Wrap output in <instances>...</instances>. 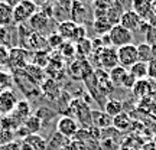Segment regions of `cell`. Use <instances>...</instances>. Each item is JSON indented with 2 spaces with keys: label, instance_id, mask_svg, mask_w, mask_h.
I'll list each match as a JSON object with an SVG mask.
<instances>
[{
  "label": "cell",
  "instance_id": "ffe728a7",
  "mask_svg": "<svg viewBox=\"0 0 156 150\" xmlns=\"http://www.w3.org/2000/svg\"><path fill=\"white\" fill-rule=\"evenodd\" d=\"M129 72L132 74L137 81H142V79H146L149 77V67L145 62H136L133 67L129 68Z\"/></svg>",
  "mask_w": 156,
  "mask_h": 150
},
{
  "label": "cell",
  "instance_id": "60d3db41",
  "mask_svg": "<svg viewBox=\"0 0 156 150\" xmlns=\"http://www.w3.org/2000/svg\"><path fill=\"white\" fill-rule=\"evenodd\" d=\"M5 2H6V3H7L9 6H12V7H16V6L19 5V3H20L22 0H5Z\"/></svg>",
  "mask_w": 156,
  "mask_h": 150
},
{
  "label": "cell",
  "instance_id": "1f68e13d",
  "mask_svg": "<svg viewBox=\"0 0 156 150\" xmlns=\"http://www.w3.org/2000/svg\"><path fill=\"white\" fill-rule=\"evenodd\" d=\"M15 137H16L15 131L0 128V147H3V146H7V145H10V143H13V141H15Z\"/></svg>",
  "mask_w": 156,
  "mask_h": 150
},
{
  "label": "cell",
  "instance_id": "277c9868",
  "mask_svg": "<svg viewBox=\"0 0 156 150\" xmlns=\"http://www.w3.org/2000/svg\"><path fill=\"white\" fill-rule=\"evenodd\" d=\"M117 59H119V65L126 68V69L133 67L136 62H139L137 45L129 44L122 46V48H117Z\"/></svg>",
  "mask_w": 156,
  "mask_h": 150
},
{
  "label": "cell",
  "instance_id": "ee69618b",
  "mask_svg": "<svg viewBox=\"0 0 156 150\" xmlns=\"http://www.w3.org/2000/svg\"><path fill=\"white\" fill-rule=\"evenodd\" d=\"M152 2H153V3H156V0H152Z\"/></svg>",
  "mask_w": 156,
  "mask_h": 150
},
{
  "label": "cell",
  "instance_id": "b9f144b4",
  "mask_svg": "<svg viewBox=\"0 0 156 150\" xmlns=\"http://www.w3.org/2000/svg\"><path fill=\"white\" fill-rule=\"evenodd\" d=\"M32 2H34L35 5L39 7V6H45V5H46V2H48V0H32Z\"/></svg>",
  "mask_w": 156,
  "mask_h": 150
},
{
  "label": "cell",
  "instance_id": "4316f807",
  "mask_svg": "<svg viewBox=\"0 0 156 150\" xmlns=\"http://www.w3.org/2000/svg\"><path fill=\"white\" fill-rule=\"evenodd\" d=\"M104 111L112 118H114L116 116L123 113V103L119 100H107L104 104Z\"/></svg>",
  "mask_w": 156,
  "mask_h": 150
},
{
  "label": "cell",
  "instance_id": "5b68a950",
  "mask_svg": "<svg viewBox=\"0 0 156 150\" xmlns=\"http://www.w3.org/2000/svg\"><path fill=\"white\" fill-rule=\"evenodd\" d=\"M80 123L69 116H62L58 121H56V133L64 136L65 139L73 140L74 136L78 133L80 130Z\"/></svg>",
  "mask_w": 156,
  "mask_h": 150
},
{
  "label": "cell",
  "instance_id": "d4e9b609",
  "mask_svg": "<svg viewBox=\"0 0 156 150\" xmlns=\"http://www.w3.org/2000/svg\"><path fill=\"white\" fill-rule=\"evenodd\" d=\"M94 30L97 35H100V36H104L110 32V29L113 28V23L107 19V17H98V19H95L94 22Z\"/></svg>",
  "mask_w": 156,
  "mask_h": 150
},
{
  "label": "cell",
  "instance_id": "484cf974",
  "mask_svg": "<svg viewBox=\"0 0 156 150\" xmlns=\"http://www.w3.org/2000/svg\"><path fill=\"white\" fill-rule=\"evenodd\" d=\"M32 64H35L36 67L42 68V69H46L48 65H49V59L51 55L46 52V51H39V52H32Z\"/></svg>",
  "mask_w": 156,
  "mask_h": 150
},
{
  "label": "cell",
  "instance_id": "ab89813d",
  "mask_svg": "<svg viewBox=\"0 0 156 150\" xmlns=\"http://www.w3.org/2000/svg\"><path fill=\"white\" fill-rule=\"evenodd\" d=\"M0 150H19V145L17 143H10V145L7 146H3V147H0Z\"/></svg>",
  "mask_w": 156,
  "mask_h": 150
},
{
  "label": "cell",
  "instance_id": "f1b7e54d",
  "mask_svg": "<svg viewBox=\"0 0 156 150\" xmlns=\"http://www.w3.org/2000/svg\"><path fill=\"white\" fill-rule=\"evenodd\" d=\"M71 15H73V22L74 23L81 22V20H83V17L85 16V7H84V5L81 3V2H78V0H74L73 2Z\"/></svg>",
  "mask_w": 156,
  "mask_h": 150
},
{
  "label": "cell",
  "instance_id": "8d00e7d4",
  "mask_svg": "<svg viewBox=\"0 0 156 150\" xmlns=\"http://www.w3.org/2000/svg\"><path fill=\"white\" fill-rule=\"evenodd\" d=\"M136 82H137V79H136L130 72H127V75H126L124 79H123L122 87H126V88H129V89H133V87H134V84Z\"/></svg>",
  "mask_w": 156,
  "mask_h": 150
},
{
  "label": "cell",
  "instance_id": "4dcf8cb0",
  "mask_svg": "<svg viewBox=\"0 0 156 150\" xmlns=\"http://www.w3.org/2000/svg\"><path fill=\"white\" fill-rule=\"evenodd\" d=\"M46 42H48V46H49L51 49H58L59 51V48L62 46V44L65 42L64 40V38H62L61 35L58 33H51L48 38H46Z\"/></svg>",
  "mask_w": 156,
  "mask_h": 150
},
{
  "label": "cell",
  "instance_id": "6da1fadb",
  "mask_svg": "<svg viewBox=\"0 0 156 150\" xmlns=\"http://www.w3.org/2000/svg\"><path fill=\"white\" fill-rule=\"evenodd\" d=\"M30 58H32L30 51L25 49L23 46H12L5 67H7L9 72H16L28 67L30 64Z\"/></svg>",
  "mask_w": 156,
  "mask_h": 150
},
{
  "label": "cell",
  "instance_id": "d6a6232c",
  "mask_svg": "<svg viewBox=\"0 0 156 150\" xmlns=\"http://www.w3.org/2000/svg\"><path fill=\"white\" fill-rule=\"evenodd\" d=\"M59 54H61V56H68V58H71V56H75L77 55V46L73 44V42H64L62 44V46L59 48Z\"/></svg>",
  "mask_w": 156,
  "mask_h": 150
},
{
  "label": "cell",
  "instance_id": "cb8c5ba5",
  "mask_svg": "<svg viewBox=\"0 0 156 150\" xmlns=\"http://www.w3.org/2000/svg\"><path fill=\"white\" fill-rule=\"evenodd\" d=\"M130 124H132V118H130V116H129L127 113H124V111L113 118V127L116 128V130H120V131L127 130L130 127Z\"/></svg>",
  "mask_w": 156,
  "mask_h": 150
},
{
  "label": "cell",
  "instance_id": "836d02e7",
  "mask_svg": "<svg viewBox=\"0 0 156 150\" xmlns=\"http://www.w3.org/2000/svg\"><path fill=\"white\" fill-rule=\"evenodd\" d=\"M0 45L2 46H6V48H12L10 44V32L9 29L5 28V26H0Z\"/></svg>",
  "mask_w": 156,
  "mask_h": 150
},
{
  "label": "cell",
  "instance_id": "9c48e42d",
  "mask_svg": "<svg viewBox=\"0 0 156 150\" xmlns=\"http://www.w3.org/2000/svg\"><path fill=\"white\" fill-rule=\"evenodd\" d=\"M119 25H122L123 28H126L127 30H130L132 33L142 29V26L145 25V20L133 10H126L122 13L120 16V20H119Z\"/></svg>",
  "mask_w": 156,
  "mask_h": 150
},
{
  "label": "cell",
  "instance_id": "2e32d148",
  "mask_svg": "<svg viewBox=\"0 0 156 150\" xmlns=\"http://www.w3.org/2000/svg\"><path fill=\"white\" fill-rule=\"evenodd\" d=\"M77 23H74L73 20H64L58 25V33L61 35L64 40H73V36L75 33V29H77Z\"/></svg>",
  "mask_w": 156,
  "mask_h": 150
},
{
  "label": "cell",
  "instance_id": "f6af8a7d",
  "mask_svg": "<svg viewBox=\"0 0 156 150\" xmlns=\"http://www.w3.org/2000/svg\"><path fill=\"white\" fill-rule=\"evenodd\" d=\"M0 2H5V0H0Z\"/></svg>",
  "mask_w": 156,
  "mask_h": 150
},
{
  "label": "cell",
  "instance_id": "3957f363",
  "mask_svg": "<svg viewBox=\"0 0 156 150\" xmlns=\"http://www.w3.org/2000/svg\"><path fill=\"white\" fill-rule=\"evenodd\" d=\"M38 12V6L32 0H22L16 7H13V22L17 25L28 23L29 19Z\"/></svg>",
  "mask_w": 156,
  "mask_h": 150
},
{
  "label": "cell",
  "instance_id": "f35d334b",
  "mask_svg": "<svg viewBox=\"0 0 156 150\" xmlns=\"http://www.w3.org/2000/svg\"><path fill=\"white\" fill-rule=\"evenodd\" d=\"M147 67H149V77L156 79V58H153V59L147 64Z\"/></svg>",
  "mask_w": 156,
  "mask_h": 150
},
{
  "label": "cell",
  "instance_id": "f546056e",
  "mask_svg": "<svg viewBox=\"0 0 156 150\" xmlns=\"http://www.w3.org/2000/svg\"><path fill=\"white\" fill-rule=\"evenodd\" d=\"M77 54L81 55V58H88L93 54V40L85 38L84 40L77 44Z\"/></svg>",
  "mask_w": 156,
  "mask_h": 150
},
{
  "label": "cell",
  "instance_id": "7a4b0ae2",
  "mask_svg": "<svg viewBox=\"0 0 156 150\" xmlns=\"http://www.w3.org/2000/svg\"><path fill=\"white\" fill-rule=\"evenodd\" d=\"M110 46H117L122 48L124 45L133 44V33L127 30L126 28H123L122 25H113V28L110 29V32L107 33Z\"/></svg>",
  "mask_w": 156,
  "mask_h": 150
},
{
  "label": "cell",
  "instance_id": "603a6c76",
  "mask_svg": "<svg viewBox=\"0 0 156 150\" xmlns=\"http://www.w3.org/2000/svg\"><path fill=\"white\" fill-rule=\"evenodd\" d=\"M68 141H69V139H65L59 133H55L46 141V150H62Z\"/></svg>",
  "mask_w": 156,
  "mask_h": 150
},
{
  "label": "cell",
  "instance_id": "8fae6325",
  "mask_svg": "<svg viewBox=\"0 0 156 150\" xmlns=\"http://www.w3.org/2000/svg\"><path fill=\"white\" fill-rule=\"evenodd\" d=\"M91 126L95 128H112L113 118L106 111H93L91 110Z\"/></svg>",
  "mask_w": 156,
  "mask_h": 150
},
{
  "label": "cell",
  "instance_id": "52a82bcc",
  "mask_svg": "<svg viewBox=\"0 0 156 150\" xmlns=\"http://www.w3.org/2000/svg\"><path fill=\"white\" fill-rule=\"evenodd\" d=\"M12 118V121L15 123V126L17 128L23 126V123L28 120L29 116H32V108H30V103L28 100H19V103L16 104L15 110L7 114Z\"/></svg>",
  "mask_w": 156,
  "mask_h": 150
},
{
  "label": "cell",
  "instance_id": "e0dca14e",
  "mask_svg": "<svg viewBox=\"0 0 156 150\" xmlns=\"http://www.w3.org/2000/svg\"><path fill=\"white\" fill-rule=\"evenodd\" d=\"M13 23V7L6 2H0V26L7 28Z\"/></svg>",
  "mask_w": 156,
  "mask_h": 150
},
{
  "label": "cell",
  "instance_id": "e575fe53",
  "mask_svg": "<svg viewBox=\"0 0 156 150\" xmlns=\"http://www.w3.org/2000/svg\"><path fill=\"white\" fill-rule=\"evenodd\" d=\"M85 35H87L85 28H84L83 25H78L77 29H75V33H74L73 40H71V42H75V44L81 42V40H84V39H85Z\"/></svg>",
  "mask_w": 156,
  "mask_h": 150
},
{
  "label": "cell",
  "instance_id": "7bdbcfd3",
  "mask_svg": "<svg viewBox=\"0 0 156 150\" xmlns=\"http://www.w3.org/2000/svg\"><path fill=\"white\" fill-rule=\"evenodd\" d=\"M155 16L156 17V3H153L152 2V17Z\"/></svg>",
  "mask_w": 156,
  "mask_h": 150
},
{
  "label": "cell",
  "instance_id": "4fadbf2b",
  "mask_svg": "<svg viewBox=\"0 0 156 150\" xmlns=\"http://www.w3.org/2000/svg\"><path fill=\"white\" fill-rule=\"evenodd\" d=\"M48 23H49V16L46 15V13H44V12H36L34 16L29 19L28 22V26L34 32H41V30H44L46 26H48Z\"/></svg>",
  "mask_w": 156,
  "mask_h": 150
},
{
  "label": "cell",
  "instance_id": "7402d4cb",
  "mask_svg": "<svg viewBox=\"0 0 156 150\" xmlns=\"http://www.w3.org/2000/svg\"><path fill=\"white\" fill-rule=\"evenodd\" d=\"M25 72L28 74V77L30 78V79H34L36 84L39 82H44L45 77H46V74H45V69H42V68L36 67L35 64H29L28 67L25 68Z\"/></svg>",
  "mask_w": 156,
  "mask_h": 150
},
{
  "label": "cell",
  "instance_id": "ac0fdd59",
  "mask_svg": "<svg viewBox=\"0 0 156 150\" xmlns=\"http://www.w3.org/2000/svg\"><path fill=\"white\" fill-rule=\"evenodd\" d=\"M42 124H44V121L39 118L36 114H32V116L28 117V120L23 123V128L26 130V133L29 134H38L39 130L42 128Z\"/></svg>",
  "mask_w": 156,
  "mask_h": 150
},
{
  "label": "cell",
  "instance_id": "ba28073f",
  "mask_svg": "<svg viewBox=\"0 0 156 150\" xmlns=\"http://www.w3.org/2000/svg\"><path fill=\"white\" fill-rule=\"evenodd\" d=\"M98 56V64L101 68H104L106 71H110L114 67L119 65V59H117V49L113 46H104L101 51L94 52Z\"/></svg>",
  "mask_w": 156,
  "mask_h": 150
},
{
  "label": "cell",
  "instance_id": "44dd1931",
  "mask_svg": "<svg viewBox=\"0 0 156 150\" xmlns=\"http://www.w3.org/2000/svg\"><path fill=\"white\" fill-rule=\"evenodd\" d=\"M23 141L32 150H46V140L39 134H29L23 139Z\"/></svg>",
  "mask_w": 156,
  "mask_h": 150
},
{
  "label": "cell",
  "instance_id": "74e56055",
  "mask_svg": "<svg viewBox=\"0 0 156 150\" xmlns=\"http://www.w3.org/2000/svg\"><path fill=\"white\" fill-rule=\"evenodd\" d=\"M62 150H83V147L80 146V143H77L75 140H69L67 145L64 146Z\"/></svg>",
  "mask_w": 156,
  "mask_h": 150
},
{
  "label": "cell",
  "instance_id": "8992f818",
  "mask_svg": "<svg viewBox=\"0 0 156 150\" xmlns=\"http://www.w3.org/2000/svg\"><path fill=\"white\" fill-rule=\"evenodd\" d=\"M69 75L74 79H88L90 75H93L91 71V64L87 58H78L69 65Z\"/></svg>",
  "mask_w": 156,
  "mask_h": 150
},
{
  "label": "cell",
  "instance_id": "5bb4252c",
  "mask_svg": "<svg viewBox=\"0 0 156 150\" xmlns=\"http://www.w3.org/2000/svg\"><path fill=\"white\" fill-rule=\"evenodd\" d=\"M133 12H136L143 20H151L152 0H133Z\"/></svg>",
  "mask_w": 156,
  "mask_h": 150
},
{
  "label": "cell",
  "instance_id": "83f0119b",
  "mask_svg": "<svg viewBox=\"0 0 156 150\" xmlns=\"http://www.w3.org/2000/svg\"><path fill=\"white\" fill-rule=\"evenodd\" d=\"M13 85H15L13 74L0 69V92L7 91V89H13Z\"/></svg>",
  "mask_w": 156,
  "mask_h": 150
},
{
  "label": "cell",
  "instance_id": "9a60e30c",
  "mask_svg": "<svg viewBox=\"0 0 156 150\" xmlns=\"http://www.w3.org/2000/svg\"><path fill=\"white\" fill-rule=\"evenodd\" d=\"M127 72H129V69L120 67V65H117V67H114L113 69H110V71H108V79H110V82H112L113 87H122L123 79L127 75Z\"/></svg>",
  "mask_w": 156,
  "mask_h": 150
},
{
  "label": "cell",
  "instance_id": "d590c367",
  "mask_svg": "<svg viewBox=\"0 0 156 150\" xmlns=\"http://www.w3.org/2000/svg\"><path fill=\"white\" fill-rule=\"evenodd\" d=\"M133 92H134V95H136V92H139V95L146 94V92H147V81H146V79L137 81L133 87Z\"/></svg>",
  "mask_w": 156,
  "mask_h": 150
},
{
  "label": "cell",
  "instance_id": "30bf717a",
  "mask_svg": "<svg viewBox=\"0 0 156 150\" xmlns=\"http://www.w3.org/2000/svg\"><path fill=\"white\" fill-rule=\"evenodd\" d=\"M17 103H19V98L13 89H7V91L0 92V114H3V116L10 114L15 110Z\"/></svg>",
  "mask_w": 156,
  "mask_h": 150
},
{
  "label": "cell",
  "instance_id": "7c38bea8",
  "mask_svg": "<svg viewBox=\"0 0 156 150\" xmlns=\"http://www.w3.org/2000/svg\"><path fill=\"white\" fill-rule=\"evenodd\" d=\"M41 91H42V95H45L49 100H56L61 95V87H59V84L56 82V79H51V78L45 79L44 82H42Z\"/></svg>",
  "mask_w": 156,
  "mask_h": 150
},
{
  "label": "cell",
  "instance_id": "d6986e66",
  "mask_svg": "<svg viewBox=\"0 0 156 150\" xmlns=\"http://www.w3.org/2000/svg\"><path fill=\"white\" fill-rule=\"evenodd\" d=\"M137 56H139V62L149 64L155 58L153 56V46H151L147 42L139 44L137 45Z\"/></svg>",
  "mask_w": 156,
  "mask_h": 150
}]
</instances>
